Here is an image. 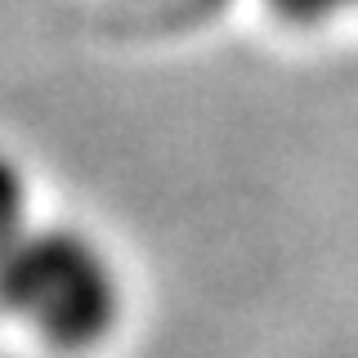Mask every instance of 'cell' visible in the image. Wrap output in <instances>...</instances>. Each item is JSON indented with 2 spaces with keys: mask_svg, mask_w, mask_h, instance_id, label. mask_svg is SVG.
<instances>
[{
  "mask_svg": "<svg viewBox=\"0 0 358 358\" xmlns=\"http://www.w3.org/2000/svg\"><path fill=\"white\" fill-rule=\"evenodd\" d=\"M0 309L54 345H90L117 318V273L76 229H18L0 246Z\"/></svg>",
  "mask_w": 358,
  "mask_h": 358,
  "instance_id": "cell-1",
  "label": "cell"
},
{
  "mask_svg": "<svg viewBox=\"0 0 358 358\" xmlns=\"http://www.w3.org/2000/svg\"><path fill=\"white\" fill-rule=\"evenodd\" d=\"M22 210H27V184H22V171L0 152V246L22 229Z\"/></svg>",
  "mask_w": 358,
  "mask_h": 358,
  "instance_id": "cell-2",
  "label": "cell"
},
{
  "mask_svg": "<svg viewBox=\"0 0 358 358\" xmlns=\"http://www.w3.org/2000/svg\"><path fill=\"white\" fill-rule=\"evenodd\" d=\"M273 5L282 9L287 18H296V22H313V18L341 14V9H354L358 0H273Z\"/></svg>",
  "mask_w": 358,
  "mask_h": 358,
  "instance_id": "cell-3",
  "label": "cell"
}]
</instances>
